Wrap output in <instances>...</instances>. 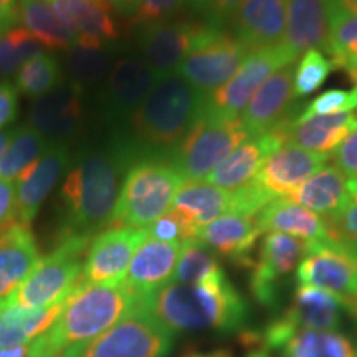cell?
<instances>
[{"label": "cell", "mask_w": 357, "mask_h": 357, "mask_svg": "<svg viewBox=\"0 0 357 357\" xmlns=\"http://www.w3.org/2000/svg\"><path fill=\"white\" fill-rule=\"evenodd\" d=\"M284 144H287V139L280 129L248 137L234 149V153L223 160L220 166L208 174L205 182L220 189L236 190L238 187L248 184L266 162V159Z\"/></svg>", "instance_id": "cell-23"}, {"label": "cell", "mask_w": 357, "mask_h": 357, "mask_svg": "<svg viewBox=\"0 0 357 357\" xmlns=\"http://www.w3.org/2000/svg\"><path fill=\"white\" fill-rule=\"evenodd\" d=\"M357 126V118L351 113L314 116L305 121H287L276 129L283 132L287 144H294L311 153L331 155L337 146Z\"/></svg>", "instance_id": "cell-27"}, {"label": "cell", "mask_w": 357, "mask_h": 357, "mask_svg": "<svg viewBox=\"0 0 357 357\" xmlns=\"http://www.w3.org/2000/svg\"><path fill=\"white\" fill-rule=\"evenodd\" d=\"M144 230L149 238L167 243L190 242V240H195V234H197V230L172 208Z\"/></svg>", "instance_id": "cell-43"}, {"label": "cell", "mask_w": 357, "mask_h": 357, "mask_svg": "<svg viewBox=\"0 0 357 357\" xmlns=\"http://www.w3.org/2000/svg\"><path fill=\"white\" fill-rule=\"evenodd\" d=\"M205 25L187 20H162L144 25L139 33V48L144 61L158 77L176 73L195 47Z\"/></svg>", "instance_id": "cell-15"}, {"label": "cell", "mask_w": 357, "mask_h": 357, "mask_svg": "<svg viewBox=\"0 0 357 357\" xmlns=\"http://www.w3.org/2000/svg\"><path fill=\"white\" fill-rule=\"evenodd\" d=\"M329 19L328 0H288L283 43L301 56L307 50L326 52Z\"/></svg>", "instance_id": "cell-28"}, {"label": "cell", "mask_w": 357, "mask_h": 357, "mask_svg": "<svg viewBox=\"0 0 357 357\" xmlns=\"http://www.w3.org/2000/svg\"><path fill=\"white\" fill-rule=\"evenodd\" d=\"M144 0H109L111 6L114 7V10L121 13L124 17H134L139 10Z\"/></svg>", "instance_id": "cell-51"}, {"label": "cell", "mask_w": 357, "mask_h": 357, "mask_svg": "<svg viewBox=\"0 0 357 357\" xmlns=\"http://www.w3.org/2000/svg\"><path fill=\"white\" fill-rule=\"evenodd\" d=\"M347 200L342 211L333 220H328L339 235L357 243V181H347Z\"/></svg>", "instance_id": "cell-44"}, {"label": "cell", "mask_w": 357, "mask_h": 357, "mask_svg": "<svg viewBox=\"0 0 357 357\" xmlns=\"http://www.w3.org/2000/svg\"><path fill=\"white\" fill-rule=\"evenodd\" d=\"M65 301L42 310H26L8 296L0 300V349L30 344L47 333L63 311Z\"/></svg>", "instance_id": "cell-33"}, {"label": "cell", "mask_w": 357, "mask_h": 357, "mask_svg": "<svg viewBox=\"0 0 357 357\" xmlns=\"http://www.w3.org/2000/svg\"><path fill=\"white\" fill-rule=\"evenodd\" d=\"M328 159L329 155L326 154L311 153L294 144H284L266 159L252 181L273 200L287 197L306 178L323 169Z\"/></svg>", "instance_id": "cell-20"}, {"label": "cell", "mask_w": 357, "mask_h": 357, "mask_svg": "<svg viewBox=\"0 0 357 357\" xmlns=\"http://www.w3.org/2000/svg\"><path fill=\"white\" fill-rule=\"evenodd\" d=\"M357 109V88L349 89H328L323 95L314 98L294 121H305L314 116L351 113Z\"/></svg>", "instance_id": "cell-42"}, {"label": "cell", "mask_w": 357, "mask_h": 357, "mask_svg": "<svg viewBox=\"0 0 357 357\" xmlns=\"http://www.w3.org/2000/svg\"><path fill=\"white\" fill-rule=\"evenodd\" d=\"M257 342L281 357H357V342L346 334L298 329L281 316L265 326Z\"/></svg>", "instance_id": "cell-13"}, {"label": "cell", "mask_w": 357, "mask_h": 357, "mask_svg": "<svg viewBox=\"0 0 357 357\" xmlns=\"http://www.w3.org/2000/svg\"><path fill=\"white\" fill-rule=\"evenodd\" d=\"M68 164V147L65 146V142H53L42 158L20 174V177L15 181L17 222L30 227L45 199L60 181Z\"/></svg>", "instance_id": "cell-19"}, {"label": "cell", "mask_w": 357, "mask_h": 357, "mask_svg": "<svg viewBox=\"0 0 357 357\" xmlns=\"http://www.w3.org/2000/svg\"><path fill=\"white\" fill-rule=\"evenodd\" d=\"M257 222L261 234L276 231L307 243L328 238L331 234V223L326 218L287 199H276L268 204L257 215Z\"/></svg>", "instance_id": "cell-29"}, {"label": "cell", "mask_w": 357, "mask_h": 357, "mask_svg": "<svg viewBox=\"0 0 357 357\" xmlns=\"http://www.w3.org/2000/svg\"><path fill=\"white\" fill-rule=\"evenodd\" d=\"M12 134H13V129L12 131H0V158H2V154L6 153L8 142L12 139Z\"/></svg>", "instance_id": "cell-54"}, {"label": "cell", "mask_w": 357, "mask_h": 357, "mask_svg": "<svg viewBox=\"0 0 357 357\" xmlns=\"http://www.w3.org/2000/svg\"><path fill=\"white\" fill-rule=\"evenodd\" d=\"M91 236L65 234L50 255L38 265L8 300L26 310H42L63 303L83 281V265Z\"/></svg>", "instance_id": "cell-6"}, {"label": "cell", "mask_w": 357, "mask_h": 357, "mask_svg": "<svg viewBox=\"0 0 357 357\" xmlns=\"http://www.w3.org/2000/svg\"><path fill=\"white\" fill-rule=\"evenodd\" d=\"M342 311V303L334 294L310 284H298L291 305L281 316L298 329L337 331Z\"/></svg>", "instance_id": "cell-31"}, {"label": "cell", "mask_w": 357, "mask_h": 357, "mask_svg": "<svg viewBox=\"0 0 357 357\" xmlns=\"http://www.w3.org/2000/svg\"><path fill=\"white\" fill-rule=\"evenodd\" d=\"M331 158L334 159V166L342 171L349 181H357V126L337 146Z\"/></svg>", "instance_id": "cell-46"}, {"label": "cell", "mask_w": 357, "mask_h": 357, "mask_svg": "<svg viewBox=\"0 0 357 357\" xmlns=\"http://www.w3.org/2000/svg\"><path fill=\"white\" fill-rule=\"evenodd\" d=\"M158 75L139 58H121L116 61L102 89L105 116L109 121L132 114L146 100L158 82Z\"/></svg>", "instance_id": "cell-18"}, {"label": "cell", "mask_w": 357, "mask_h": 357, "mask_svg": "<svg viewBox=\"0 0 357 357\" xmlns=\"http://www.w3.org/2000/svg\"><path fill=\"white\" fill-rule=\"evenodd\" d=\"M147 238L144 229H109L91 240L83 265V281L121 284L134 253Z\"/></svg>", "instance_id": "cell-14"}, {"label": "cell", "mask_w": 357, "mask_h": 357, "mask_svg": "<svg viewBox=\"0 0 357 357\" xmlns=\"http://www.w3.org/2000/svg\"><path fill=\"white\" fill-rule=\"evenodd\" d=\"M174 334L137 303L108 331L70 346L58 357H166Z\"/></svg>", "instance_id": "cell-7"}, {"label": "cell", "mask_w": 357, "mask_h": 357, "mask_svg": "<svg viewBox=\"0 0 357 357\" xmlns=\"http://www.w3.org/2000/svg\"><path fill=\"white\" fill-rule=\"evenodd\" d=\"M328 53L336 68L346 71L357 65V13L347 10L336 0H328Z\"/></svg>", "instance_id": "cell-35"}, {"label": "cell", "mask_w": 357, "mask_h": 357, "mask_svg": "<svg viewBox=\"0 0 357 357\" xmlns=\"http://www.w3.org/2000/svg\"><path fill=\"white\" fill-rule=\"evenodd\" d=\"M307 252V242L270 231L261 240L257 258L250 266V289L261 306L275 307L283 280L296 270Z\"/></svg>", "instance_id": "cell-12"}, {"label": "cell", "mask_w": 357, "mask_h": 357, "mask_svg": "<svg viewBox=\"0 0 357 357\" xmlns=\"http://www.w3.org/2000/svg\"><path fill=\"white\" fill-rule=\"evenodd\" d=\"M260 235L261 230L257 217L227 213L200 227L195 240L218 255L227 257L235 265L250 268L253 263V250Z\"/></svg>", "instance_id": "cell-22"}, {"label": "cell", "mask_w": 357, "mask_h": 357, "mask_svg": "<svg viewBox=\"0 0 357 357\" xmlns=\"http://www.w3.org/2000/svg\"><path fill=\"white\" fill-rule=\"evenodd\" d=\"M347 181L336 166H324L283 199L333 220L349 200Z\"/></svg>", "instance_id": "cell-30"}, {"label": "cell", "mask_w": 357, "mask_h": 357, "mask_svg": "<svg viewBox=\"0 0 357 357\" xmlns=\"http://www.w3.org/2000/svg\"><path fill=\"white\" fill-rule=\"evenodd\" d=\"M48 146L47 137L32 126L13 129L12 139L0 158V178L15 182L26 167L42 158Z\"/></svg>", "instance_id": "cell-36"}, {"label": "cell", "mask_w": 357, "mask_h": 357, "mask_svg": "<svg viewBox=\"0 0 357 357\" xmlns=\"http://www.w3.org/2000/svg\"><path fill=\"white\" fill-rule=\"evenodd\" d=\"M83 88L66 82L38 96L30 109V126L48 141L63 142L83 121Z\"/></svg>", "instance_id": "cell-16"}, {"label": "cell", "mask_w": 357, "mask_h": 357, "mask_svg": "<svg viewBox=\"0 0 357 357\" xmlns=\"http://www.w3.org/2000/svg\"><path fill=\"white\" fill-rule=\"evenodd\" d=\"M19 15L24 29L48 50H68L77 35L53 10L48 0H19Z\"/></svg>", "instance_id": "cell-34"}, {"label": "cell", "mask_w": 357, "mask_h": 357, "mask_svg": "<svg viewBox=\"0 0 357 357\" xmlns=\"http://www.w3.org/2000/svg\"><path fill=\"white\" fill-rule=\"evenodd\" d=\"M182 243L147 238L134 253L124 284L137 300H144L172 281Z\"/></svg>", "instance_id": "cell-24"}, {"label": "cell", "mask_w": 357, "mask_h": 357, "mask_svg": "<svg viewBox=\"0 0 357 357\" xmlns=\"http://www.w3.org/2000/svg\"><path fill=\"white\" fill-rule=\"evenodd\" d=\"M17 111H19L17 88L10 83H0V131L17 118Z\"/></svg>", "instance_id": "cell-49"}, {"label": "cell", "mask_w": 357, "mask_h": 357, "mask_svg": "<svg viewBox=\"0 0 357 357\" xmlns=\"http://www.w3.org/2000/svg\"><path fill=\"white\" fill-rule=\"evenodd\" d=\"M134 158L136 149L119 141L79 159L61 187L68 223L65 234L93 236L109 227L121 194V178L134 164Z\"/></svg>", "instance_id": "cell-2"}, {"label": "cell", "mask_w": 357, "mask_h": 357, "mask_svg": "<svg viewBox=\"0 0 357 357\" xmlns=\"http://www.w3.org/2000/svg\"><path fill=\"white\" fill-rule=\"evenodd\" d=\"M0 357H30L29 344L7 347V349H0Z\"/></svg>", "instance_id": "cell-52"}, {"label": "cell", "mask_w": 357, "mask_h": 357, "mask_svg": "<svg viewBox=\"0 0 357 357\" xmlns=\"http://www.w3.org/2000/svg\"><path fill=\"white\" fill-rule=\"evenodd\" d=\"M43 45L24 26H13L0 33V77L19 71L26 61L42 55Z\"/></svg>", "instance_id": "cell-39"}, {"label": "cell", "mask_w": 357, "mask_h": 357, "mask_svg": "<svg viewBox=\"0 0 357 357\" xmlns=\"http://www.w3.org/2000/svg\"><path fill=\"white\" fill-rule=\"evenodd\" d=\"M347 73H349V77L352 82H354V88H357V65L352 66L351 70H347Z\"/></svg>", "instance_id": "cell-56"}, {"label": "cell", "mask_w": 357, "mask_h": 357, "mask_svg": "<svg viewBox=\"0 0 357 357\" xmlns=\"http://www.w3.org/2000/svg\"><path fill=\"white\" fill-rule=\"evenodd\" d=\"M247 357H270V356H268L266 352L263 351V349H258V351H252V352H250V354H248Z\"/></svg>", "instance_id": "cell-57"}, {"label": "cell", "mask_w": 357, "mask_h": 357, "mask_svg": "<svg viewBox=\"0 0 357 357\" xmlns=\"http://www.w3.org/2000/svg\"><path fill=\"white\" fill-rule=\"evenodd\" d=\"M184 2L185 0H144L139 10L134 15V24L144 26L167 20L169 15L176 13L184 6Z\"/></svg>", "instance_id": "cell-45"}, {"label": "cell", "mask_w": 357, "mask_h": 357, "mask_svg": "<svg viewBox=\"0 0 357 357\" xmlns=\"http://www.w3.org/2000/svg\"><path fill=\"white\" fill-rule=\"evenodd\" d=\"M231 207L234 190L220 189L205 181H185L176 194L171 208L199 230L218 217L231 213Z\"/></svg>", "instance_id": "cell-32"}, {"label": "cell", "mask_w": 357, "mask_h": 357, "mask_svg": "<svg viewBox=\"0 0 357 357\" xmlns=\"http://www.w3.org/2000/svg\"><path fill=\"white\" fill-rule=\"evenodd\" d=\"M185 178L171 164L158 159L134 162L124 176L109 229H147L171 211Z\"/></svg>", "instance_id": "cell-5"}, {"label": "cell", "mask_w": 357, "mask_h": 357, "mask_svg": "<svg viewBox=\"0 0 357 357\" xmlns=\"http://www.w3.org/2000/svg\"><path fill=\"white\" fill-rule=\"evenodd\" d=\"M181 357H231L229 351H212V352H197V351H189Z\"/></svg>", "instance_id": "cell-53"}, {"label": "cell", "mask_w": 357, "mask_h": 357, "mask_svg": "<svg viewBox=\"0 0 357 357\" xmlns=\"http://www.w3.org/2000/svg\"><path fill=\"white\" fill-rule=\"evenodd\" d=\"M189 2L192 3V6H194V3H195V2H197V0H189Z\"/></svg>", "instance_id": "cell-58"}, {"label": "cell", "mask_w": 357, "mask_h": 357, "mask_svg": "<svg viewBox=\"0 0 357 357\" xmlns=\"http://www.w3.org/2000/svg\"><path fill=\"white\" fill-rule=\"evenodd\" d=\"M139 303L172 333H235L245 328L250 314L247 301L222 266L199 283H169Z\"/></svg>", "instance_id": "cell-1"}, {"label": "cell", "mask_w": 357, "mask_h": 357, "mask_svg": "<svg viewBox=\"0 0 357 357\" xmlns=\"http://www.w3.org/2000/svg\"><path fill=\"white\" fill-rule=\"evenodd\" d=\"M296 281L334 294L357 323V243L331 227L328 238L307 243L296 268Z\"/></svg>", "instance_id": "cell-8"}, {"label": "cell", "mask_w": 357, "mask_h": 357, "mask_svg": "<svg viewBox=\"0 0 357 357\" xmlns=\"http://www.w3.org/2000/svg\"><path fill=\"white\" fill-rule=\"evenodd\" d=\"M38 261V247L29 225L13 222L0 230V300L24 283Z\"/></svg>", "instance_id": "cell-26"}, {"label": "cell", "mask_w": 357, "mask_h": 357, "mask_svg": "<svg viewBox=\"0 0 357 357\" xmlns=\"http://www.w3.org/2000/svg\"><path fill=\"white\" fill-rule=\"evenodd\" d=\"M334 68L336 66L329 58L323 55V52L307 50L303 53L298 66L294 68V96L301 98L318 91Z\"/></svg>", "instance_id": "cell-41"}, {"label": "cell", "mask_w": 357, "mask_h": 357, "mask_svg": "<svg viewBox=\"0 0 357 357\" xmlns=\"http://www.w3.org/2000/svg\"><path fill=\"white\" fill-rule=\"evenodd\" d=\"M248 137L240 118H218L205 109L194 128L177 144L171 166L185 181H205Z\"/></svg>", "instance_id": "cell-9"}, {"label": "cell", "mask_w": 357, "mask_h": 357, "mask_svg": "<svg viewBox=\"0 0 357 357\" xmlns=\"http://www.w3.org/2000/svg\"><path fill=\"white\" fill-rule=\"evenodd\" d=\"M245 45L222 26L205 25L202 33L176 73L205 95L223 86L250 55Z\"/></svg>", "instance_id": "cell-10"}, {"label": "cell", "mask_w": 357, "mask_h": 357, "mask_svg": "<svg viewBox=\"0 0 357 357\" xmlns=\"http://www.w3.org/2000/svg\"><path fill=\"white\" fill-rule=\"evenodd\" d=\"M294 66L288 65L276 71L258 88L250 100L248 106L240 116L248 136H260L273 131L281 124L291 121V105L294 96L293 88Z\"/></svg>", "instance_id": "cell-17"}, {"label": "cell", "mask_w": 357, "mask_h": 357, "mask_svg": "<svg viewBox=\"0 0 357 357\" xmlns=\"http://www.w3.org/2000/svg\"><path fill=\"white\" fill-rule=\"evenodd\" d=\"M337 3H341L342 7H346L347 10L357 13V0H336Z\"/></svg>", "instance_id": "cell-55"}, {"label": "cell", "mask_w": 357, "mask_h": 357, "mask_svg": "<svg viewBox=\"0 0 357 357\" xmlns=\"http://www.w3.org/2000/svg\"><path fill=\"white\" fill-rule=\"evenodd\" d=\"M204 91L177 73L159 77L141 106L131 114L134 136L146 146H176L207 108Z\"/></svg>", "instance_id": "cell-4"}, {"label": "cell", "mask_w": 357, "mask_h": 357, "mask_svg": "<svg viewBox=\"0 0 357 357\" xmlns=\"http://www.w3.org/2000/svg\"><path fill=\"white\" fill-rule=\"evenodd\" d=\"M139 303L126 284L82 281L66 298L55 324L29 344L30 357H58L70 346L108 331Z\"/></svg>", "instance_id": "cell-3"}, {"label": "cell", "mask_w": 357, "mask_h": 357, "mask_svg": "<svg viewBox=\"0 0 357 357\" xmlns=\"http://www.w3.org/2000/svg\"><path fill=\"white\" fill-rule=\"evenodd\" d=\"M17 222V185L0 178V230Z\"/></svg>", "instance_id": "cell-48"}, {"label": "cell", "mask_w": 357, "mask_h": 357, "mask_svg": "<svg viewBox=\"0 0 357 357\" xmlns=\"http://www.w3.org/2000/svg\"><path fill=\"white\" fill-rule=\"evenodd\" d=\"M298 55L283 42L275 47L255 50L245 58V61L236 70V73L207 98V111L218 118L236 119L242 116L250 100L258 91V88L271 75L293 65Z\"/></svg>", "instance_id": "cell-11"}, {"label": "cell", "mask_w": 357, "mask_h": 357, "mask_svg": "<svg viewBox=\"0 0 357 357\" xmlns=\"http://www.w3.org/2000/svg\"><path fill=\"white\" fill-rule=\"evenodd\" d=\"M245 0H197L195 10L204 12L208 19V25L222 26L223 22L230 20Z\"/></svg>", "instance_id": "cell-47"}, {"label": "cell", "mask_w": 357, "mask_h": 357, "mask_svg": "<svg viewBox=\"0 0 357 357\" xmlns=\"http://www.w3.org/2000/svg\"><path fill=\"white\" fill-rule=\"evenodd\" d=\"M63 83V70L60 61L52 55H42L32 58L22 66L15 75L17 91L26 96H42L52 91L58 84Z\"/></svg>", "instance_id": "cell-38"}, {"label": "cell", "mask_w": 357, "mask_h": 357, "mask_svg": "<svg viewBox=\"0 0 357 357\" xmlns=\"http://www.w3.org/2000/svg\"><path fill=\"white\" fill-rule=\"evenodd\" d=\"M113 66V52L106 47H83L75 43L66 50V73L71 83L82 88L108 78Z\"/></svg>", "instance_id": "cell-37"}, {"label": "cell", "mask_w": 357, "mask_h": 357, "mask_svg": "<svg viewBox=\"0 0 357 357\" xmlns=\"http://www.w3.org/2000/svg\"><path fill=\"white\" fill-rule=\"evenodd\" d=\"M218 268H220V263L217 261L212 250L197 242V240H190V242L182 243L181 257H178L171 283H199Z\"/></svg>", "instance_id": "cell-40"}, {"label": "cell", "mask_w": 357, "mask_h": 357, "mask_svg": "<svg viewBox=\"0 0 357 357\" xmlns=\"http://www.w3.org/2000/svg\"><path fill=\"white\" fill-rule=\"evenodd\" d=\"M288 0H245L231 17L234 37L250 52L280 45L287 32Z\"/></svg>", "instance_id": "cell-21"}, {"label": "cell", "mask_w": 357, "mask_h": 357, "mask_svg": "<svg viewBox=\"0 0 357 357\" xmlns=\"http://www.w3.org/2000/svg\"><path fill=\"white\" fill-rule=\"evenodd\" d=\"M83 47H106L119 37L109 0H48Z\"/></svg>", "instance_id": "cell-25"}, {"label": "cell", "mask_w": 357, "mask_h": 357, "mask_svg": "<svg viewBox=\"0 0 357 357\" xmlns=\"http://www.w3.org/2000/svg\"><path fill=\"white\" fill-rule=\"evenodd\" d=\"M19 22V0H0V33L13 29Z\"/></svg>", "instance_id": "cell-50"}]
</instances>
